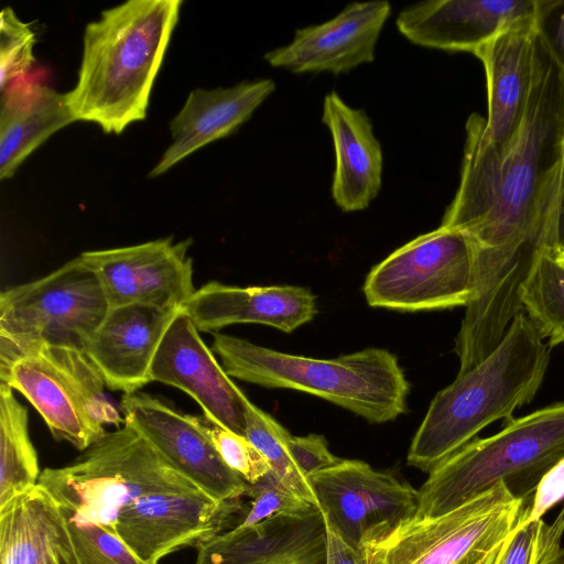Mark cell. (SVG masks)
Instances as JSON below:
<instances>
[{
	"instance_id": "cell-8",
	"label": "cell",
	"mask_w": 564,
	"mask_h": 564,
	"mask_svg": "<svg viewBox=\"0 0 564 564\" xmlns=\"http://www.w3.org/2000/svg\"><path fill=\"white\" fill-rule=\"evenodd\" d=\"M499 482L433 518H414L362 550L365 564H491L525 508Z\"/></svg>"
},
{
	"instance_id": "cell-22",
	"label": "cell",
	"mask_w": 564,
	"mask_h": 564,
	"mask_svg": "<svg viewBox=\"0 0 564 564\" xmlns=\"http://www.w3.org/2000/svg\"><path fill=\"white\" fill-rule=\"evenodd\" d=\"M274 89L270 78L245 80L228 88L193 89L170 122L173 141L149 176L165 173L206 144L235 132Z\"/></svg>"
},
{
	"instance_id": "cell-10",
	"label": "cell",
	"mask_w": 564,
	"mask_h": 564,
	"mask_svg": "<svg viewBox=\"0 0 564 564\" xmlns=\"http://www.w3.org/2000/svg\"><path fill=\"white\" fill-rule=\"evenodd\" d=\"M372 307L416 312L467 306L474 296V258L466 235L440 226L390 253L368 273Z\"/></svg>"
},
{
	"instance_id": "cell-31",
	"label": "cell",
	"mask_w": 564,
	"mask_h": 564,
	"mask_svg": "<svg viewBox=\"0 0 564 564\" xmlns=\"http://www.w3.org/2000/svg\"><path fill=\"white\" fill-rule=\"evenodd\" d=\"M63 514L79 564H148L135 556L118 536L101 527L78 522L66 513Z\"/></svg>"
},
{
	"instance_id": "cell-26",
	"label": "cell",
	"mask_w": 564,
	"mask_h": 564,
	"mask_svg": "<svg viewBox=\"0 0 564 564\" xmlns=\"http://www.w3.org/2000/svg\"><path fill=\"white\" fill-rule=\"evenodd\" d=\"M28 410L6 383L0 384V508L36 486L41 475L28 427Z\"/></svg>"
},
{
	"instance_id": "cell-1",
	"label": "cell",
	"mask_w": 564,
	"mask_h": 564,
	"mask_svg": "<svg viewBox=\"0 0 564 564\" xmlns=\"http://www.w3.org/2000/svg\"><path fill=\"white\" fill-rule=\"evenodd\" d=\"M469 116L456 194L441 226L462 231L474 258V296L462 333L499 343L522 311L520 288L539 251L549 246L554 185L563 161L564 84L538 34L531 87L520 123L502 145Z\"/></svg>"
},
{
	"instance_id": "cell-14",
	"label": "cell",
	"mask_w": 564,
	"mask_h": 564,
	"mask_svg": "<svg viewBox=\"0 0 564 564\" xmlns=\"http://www.w3.org/2000/svg\"><path fill=\"white\" fill-rule=\"evenodd\" d=\"M192 239L172 237L79 254L97 275L110 307L142 304L181 308L194 294Z\"/></svg>"
},
{
	"instance_id": "cell-5",
	"label": "cell",
	"mask_w": 564,
	"mask_h": 564,
	"mask_svg": "<svg viewBox=\"0 0 564 564\" xmlns=\"http://www.w3.org/2000/svg\"><path fill=\"white\" fill-rule=\"evenodd\" d=\"M564 457V401L505 421L488 437H475L430 473L419 489L415 518L444 514L499 482L527 499Z\"/></svg>"
},
{
	"instance_id": "cell-16",
	"label": "cell",
	"mask_w": 564,
	"mask_h": 564,
	"mask_svg": "<svg viewBox=\"0 0 564 564\" xmlns=\"http://www.w3.org/2000/svg\"><path fill=\"white\" fill-rule=\"evenodd\" d=\"M390 13L391 4L384 0L354 2L324 23L297 29L289 44L267 52L264 59L295 74L348 73L375 59Z\"/></svg>"
},
{
	"instance_id": "cell-27",
	"label": "cell",
	"mask_w": 564,
	"mask_h": 564,
	"mask_svg": "<svg viewBox=\"0 0 564 564\" xmlns=\"http://www.w3.org/2000/svg\"><path fill=\"white\" fill-rule=\"evenodd\" d=\"M528 318L551 348L564 343V263L553 249L543 247L520 288Z\"/></svg>"
},
{
	"instance_id": "cell-34",
	"label": "cell",
	"mask_w": 564,
	"mask_h": 564,
	"mask_svg": "<svg viewBox=\"0 0 564 564\" xmlns=\"http://www.w3.org/2000/svg\"><path fill=\"white\" fill-rule=\"evenodd\" d=\"M286 444L294 464L307 479L341 462V458L332 454L327 441L322 435H290Z\"/></svg>"
},
{
	"instance_id": "cell-39",
	"label": "cell",
	"mask_w": 564,
	"mask_h": 564,
	"mask_svg": "<svg viewBox=\"0 0 564 564\" xmlns=\"http://www.w3.org/2000/svg\"><path fill=\"white\" fill-rule=\"evenodd\" d=\"M563 158H564V140H563Z\"/></svg>"
},
{
	"instance_id": "cell-20",
	"label": "cell",
	"mask_w": 564,
	"mask_h": 564,
	"mask_svg": "<svg viewBox=\"0 0 564 564\" xmlns=\"http://www.w3.org/2000/svg\"><path fill=\"white\" fill-rule=\"evenodd\" d=\"M199 332L232 324H263L292 333L311 322L316 313L315 295L294 285L236 286L210 281L181 307Z\"/></svg>"
},
{
	"instance_id": "cell-25",
	"label": "cell",
	"mask_w": 564,
	"mask_h": 564,
	"mask_svg": "<svg viewBox=\"0 0 564 564\" xmlns=\"http://www.w3.org/2000/svg\"><path fill=\"white\" fill-rule=\"evenodd\" d=\"M0 564H79L61 507L37 484L0 508Z\"/></svg>"
},
{
	"instance_id": "cell-11",
	"label": "cell",
	"mask_w": 564,
	"mask_h": 564,
	"mask_svg": "<svg viewBox=\"0 0 564 564\" xmlns=\"http://www.w3.org/2000/svg\"><path fill=\"white\" fill-rule=\"evenodd\" d=\"M308 481L326 523L360 552L417 513L419 490L362 460L341 459Z\"/></svg>"
},
{
	"instance_id": "cell-35",
	"label": "cell",
	"mask_w": 564,
	"mask_h": 564,
	"mask_svg": "<svg viewBox=\"0 0 564 564\" xmlns=\"http://www.w3.org/2000/svg\"><path fill=\"white\" fill-rule=\"evenodd\" d=\"M538 29L558 67L564 84V0H541Z\"/></svg>"
},
{
	"instance_id": "cell-9",
	"label": "cell",
	"mask_w": 564,
	"mask_h": 564,
	"mask_svg": "<svg viewBox=\"0 0 564 564\" xmlns=\"http://www.w3.org/2000/svg\"><path fill=\"white\" fill-rule=\"evenodd\" d=\"M1 383L20 392L56 441L80 452L124 423L105 394V381L85 351L44 346L0 369Z\"/></svg>"
},
{
	"instance_id": "cell-28",
	"label": "cell",
	"mask_w": 564,
	"mask_h": 564,
	"mask_svg": "<svg viewBox=\"0 0 564 564\" xmlns=\"http://www.w3.org/2000/svg\"><path fill=\"white\" fill-rule=\"evenodd\" d=\"M245 437L264 456L275 477L297 496L318 507L308 479L289 453L286 443L291 434L249 399L245 403Z\"/></svg>"
},
{
	"instance_id": "cell-3",
	"label": "cell",
	"mask_w": 564,
	"mask_h": 564,
	"mask_svg": "<svg viewBox=\"0 0 564 564\" xmlns=\"http://www.w3.org/2000/svg\"><path fill=\"white\" fill-rule=\"evenodd\" d=\"M549 362L550 347L521 311L484 360L433 398L410 445L408 464L430 473L487 425L512 419L534 399Z\"/></svg>"
},
{
	"instance_id": "cell-13",
	"label": "cell",
	"mask_w": 564,
	"mask_h": 564,
	"mask_svg": "<svg viewBox=\"0 0 564 564\" xmlns=\"http://www.w3.org/2000/svg\"><path fill=\"white\" fill-rule=\"evenodd\" d=\"M240 510V500L218 501L203 490L151 495L118 512L112 534L141 561L159 564L224 532Z\"/></svg>"
},
{
	"instance_id": "cell-12",
	"label": "cell",
	"mask_w": 564,
	"mask_h": 564,
	"mask_svg": "<svg viewBox=\"0 0 564 564\" xmlns=\"http://www.w3.org/2000/svg\"><path fill=\"white\" fill-rule=\"evenodd\" d=\"M120 410L124 423L208 496L223 502L247 496L249 484L223 460L198 416L144 392L123 394Z\"/></svg>"
},
{
	"instance_id": "cell-24",
	"label": "cell",
	"mask_w": 564,
	"mask_h": 564,
	"mask_svg": "<svg viewBox=\"0 0 564 564\" xmlns=\"http://www.w3.org/2000/svg\"><path fill=\"white\" fill-rule=\"evenodd\" d=\"M45 72L10 83L1 90L0 178H10L20 164L52 134L75 122L65 94L44 83Z\"/></svg>"
},
{
	"instance_id": "cell-17",
	"label": "cell",
	"mask_w": 564,
	"mask_h": 564,
	"mask_svg": "<svg viewBox=\"0 0 564 564\" xmlns=\"http://www.w3.org/2000/svg\"><path fill=\"white\" fill-rule=\"evenodd\" d=\"M541 0H430L402 10L399 32L413 44L475 53L509 25L538 14Z\"/></svg>"
},
{
	"instance_id": "cell-4",
	"label": "cell",
	"mask_w": 564,
	"mask_h": 564,
	"mask_svg": "<svg viewBox=\"0 0 564 564\" xmlns=\"http://www.w3.org/2000/svg\"><path fill=\"white\" fill-rule=\"evenodd\" d=\"M212 349L229 377L317 395L370 423L393 421L406 410L409 382L398 358L382 348L316 359L217 332Z\"/></svg>"
},
{
	"instance_id": "cell-32",
	"label": "cell",
	"mask_w": 564,
	"mask_h": 564,
	"mask_svg": "<svg viewBox=\"0 0 564 564\" xmlns=\"http://www.w3.org/2000/svg\"><path fill=\"white\" fill-rule=\"evenodd\" d=\"M199 420L223 460L248 484L257 482L271 470L264 456L245 436L212 422L206 416Z\"/></svg>"
},
{
	"instance_id": "cell-21",
	"label": "cell",
	"mask_w": 564,
	"mask_h": 564,
	"mask_svg": "<svg viewBox=\"0 0 564 564\" xmlns=\"http://www.w3.org/2000/svg\"><path fill=\"white\" fill-rule=\"evenodd\" d=\"M538 34L536 14L509 25L474 53L484 65L487 80L488 115L482 132L494 145L505 144L522 118Z\"/></svg>"
},
{
	"instance_id": "cell-6",
	"label": "cell",
	"mask_w": 564,
	"mask_h": 564,
	"mask_svg": "<svg viewBox=\"0 0 564 564\" xmlns=\"http://www.w3.org/2000/svg\"><path fill=\"white\" fill-rule=\"evenodd\" d=\"M37 485L72 519L111 534L118 512L142 497L200 490L127 423L68 465L45 468Z\"/></svg>"
},
{
	"instance_id": "cell-15",
	"label": "cell",
	"mask_w": 564,
	"mask_h": 564,
	"mask_svg": "<svg viewBox=\"0 0 564 564\" xmlns=\"http://www.w3.org/2000/svg\"><path fill=\"white\" fill-rule=\"evenodd\" d=\"M150 379L184 391L198 403L208 420L245 436L248 398L218 364L182 308L160 341Z\"/></svg>"
},
{
	"instance_id": "cell-36",
	"label": "cell",
	"mask_w": 564,
	"mask_h": 564,
	"mask_svg": "<svg viewBox=\"0 0 564 564\" xmlns=\"http://www.w3.org/2000/svg\"><path fill=\"white\" fill-rule=\"evenodd\" d=\"M562 500H564V457L540 479L529 506L528 519L541 520Z\"/></svg>"
},
{
	"instance_id": "cell-2",
	"label": "cell",
	"mask_w": 564,
	"mask_h": 564,
	"mask_svg": "<svg viewBox=\"0 0 564 564\" xmlns=\"http://www.w3.org/2000/svg\"><path fill=\"white\" fill-rule=\"evenodd\" d=\"M182 0H130L86 25L77 84L65 94L75 121L121 133L147 116Z\"/></svg>"
},
{
	"instance_id": "cell-19",
	"label": "cell",
	"mask_w": 564,
	"mask_h": 564,
	"mask_svg": "<svg viewBox=\"0 0 564 564\" xmlns=\"http://www.w3.org/2000/svg\"><path fill=\"white\" fill-rule=\"evenodd\" d=\"M177 310L130 304L110 307L86 354L110 390L138 392L151 382V365Z\"/></svg>"
},
{
	"instance_id": "cell-37",
	"label": "cell",
	"mask_w": 564,
	"mask_h": 564,
	"mask_svg": "<svg viewBox=\"0 0 564 564\" xmlns=\"http://www.w3.org/2000/svg\"><path fill=\"white\" fill-rule=\"evenodd\" d=\"M326 532V564H365L362 553L344 541L327 523Z\"/></svg>"
},
{
	"instance_id": "cell-38",
	"label": "cell",
	"mask_w": 564,
	"mask_h": 564,
	"mask_svg": "<svg viewBox=\"0 0 564 564\" xmlns=\"http://www.w3.org/2000/svg\"><path fill=\"white\" fill-rule=\"evenodd\" d=\"M552 249H553V252H554L556 259L564 263V247L557 248V249L552 248Z\"/></svg>"
},
{
	"instance_id": "cell-30",
	"label": "cell",
	"mask_w": 564,
	"mask_h": 564,
	"mask_svg": "<svg viewBox=\"0 0 564 564\" xmlns=\"http://www.w3.org/2000/svg\"><path fill=\"white\" fill-rule=\"evenodd\" d=\"M35 33L22 22L12 8L0 15V88L31 75L36 59L33 54Z\"/></svg>"
},
{
	"instance_id": "cell-18",
	"label": "cell",
	"mask_w": 564,
	"mask_h": 564,
	"mask_svg": "<svg viewBox=\"0 0 564 564\" xmlns=\"http://www.w3.org/2000/svg\"><path fill=\"white\" fill-rule=\"evenodd\" d=\"M195 564H326L327 532L319 508L279 516L200 543Z\"/></svg>"
},
{
	"instance_id": "cell-29",
	"label": "cell",
	"mask_w": 564,
	"mask_h": 564,
	"mask_svg": "<svg viewBox=\"0 0 564 564\" xmlns=\"http://www.w3.org/2000/svg\"><path fill=\"white\" fill-rule=\"evenodd\" d=\"M250 507L232 528L245 530L279 516L302 514L318 508L284 486L270 470L254 484H249Z\"/></svg>"
},
{
	"instance_id": "cell-33",
	"label": "cell",
	"mask_w": 564,
	"mask_h": 564,
	"mask_svg": "<svg viewBox=\"0 0 564 564\" xmlns=\"http://www.w3.org/2000/svg\"><path fill=\"white\" fill-rule=\"evenodd\" d=\"M529 506L497 552L491 564H535L536 549L546 523L528 519Z\"/></svg>"
},
{
	"instance_id": "cell-23",
	"label": "cell",
	"mask_w": 564,
	"mask_h": 564,
	"mask_svg": "<svg viewBox=\"0 0 564 564\" xmlns=\"http://www.w3.org/2000/svg\"><path fill=\"white\" fill-rule=\"evenodd\" d=\"M322 121L335 149L332 196L343 212L367 208L382 183V149L362 109L348 106L336 91L324 98Z\"/></svg>"
},
{
	"instance_id": "cell-7",
	"label": "cell",
	"mask_w": 564,
	"mask_h": 564,
	"mask_svg": "<svg viewBox=\"0 0 564 564\" xmlns=\"http://www.w3.org/2000/svg\"><path fill=\"white\" fill-rule=\"evenodd\" d=\"M110 310L80 257L0 293V369L44 346L86 351Z\"/></svg>"
}]
</instances>
